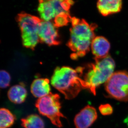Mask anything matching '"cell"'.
I'll use <instances>...</instances> for the list:
<instances>
[{
	"mask_svg": "<svg viewBox=\"0 0 128 128\" xmlns=\"http://www.w3.org/2000/svg\"><path fill=\"white\" fill-rule=\"evenodd\" d=\"M70 36L68 46L72 51L71 57L77 59L85 56L90 51L92 42L95 37V24H89L84 20L75 17L71 19Z\"/></svg>",
	"mask_w": 128,
	"mask_h": 128,
	"instance_id": "1",
	"label": "cell"
},
{
	"mask_svg": "<svg viewBox=\"0 0 128 128\" xmlns=\"http://www.w3.org/2000/svg\"><path fill=\"white\" fill-rule=\"evenodd\" d=\"M81 72V67L76 69L68 66L57 67L51 78V84L65 99H74L82 89H85Z\"/></svg>",
	"mask_w": 128,
	"mask_h": 128,
	"instance_id": "2",
	"label": "cell"
},
{
	"mask_svg": "<svg viewBox=\"0 0 128 128\" xmlns=\"http://www.w3.org/2000/svg\"><path fill=\"white\" fill-rule=\"evenodd\" d=\"M115 68V62L109 55L101 58H95V62L88 65L85 72L82 67L80 76L85 89L95 95L97 88L108 80L114 74Z\"/></svg>",
	"mask_w": 128,
	"mask_h": 128,
	"instance_id": "3",
	"label": "cell"
},
{
	"mask_svg": "<svg viewBox=\"0 0 128 128\" xmlns=\"http://www.w3.org/2000/svg\"><path fill=\"white\" fill-rule=\"evenodd\" d=\"M16 20L21 31L22 44L26 48L34 50L40 42L38 32L42 20L25 12L17 14Z\"/></svg>",
	"mask_w": 128,
	"mask_h": 128,
	"instance_id": "4",
	"label": "cell"
},
{
	"mask_svg": "<svg viewBox=\"0 0 128 128\" xmlns=\"http://www.w3.org/2000/svg\"><path fill=\"white\" fill-rule=\"evenodd\" d=\"M35 106L40 114L48 118L53 124L58 128L62 126L61 118L65 117L60 112L61 106L59 94L50 92L46 96L38 98Z\"/></svg>",
	"mask_w": 128,
	"mask_h": 128,
	"instance_id": "5",
	"label": "cell"
},
{
	"mask_svg": "<svg viewBox=\"0 0 128 128\" xmlns=\"http://www.w3.org/2000/svg\"><path fill=\"white\" fill-rule=\"evenodd\" d=\"M105 90L110 97L122 102L128 101V72H114L105 84Z\"/></svg>",
	"mask_w": 128,
	"mask_h": 128,
	"instance_id": "6",
	"label": "cell"
},
{
	"mask_svg": "<svg viewBox=\"0 0 128 128\" xmlns=\"http://www.w3.org/2000/svg\"><path fill=\"white\" fill-rule=\"evenodd\" d=\"M74 2L72 0H41L39 1L38 12L42 20L50 21L58 14L69 12V10Z\"/></svg>",
	"mask_w": 128,
	"mask_h": 128,
	"instance_id": "7",
	"label": "cell"
},
{
	"mask_svg": "<svg viewBox=\"0 0 128 128\" xmlns=\"http://www.w3.org/2000/svg\"><path fill=\"white\" fill-rule=\"evenodd\" d=\"M38 34L40 42L50 46L57 45L60 43L57 28L50 21L42 20L39 27Z\"/></svg>",
	"mask_w": 128,
	"mask_h": 128,
	"instance_id": "8",
	"label": "cell"
},
{
	"mask_svg": "<svg viewBox=\"0 0 128 128\" xmlns=\"http://www.w3.org/2000/svg\"><path fill=\"white\" fill-rule=\"evenodd\" d=\"M97 118L96 109L93 106H87L75 116L74 124L76 128H89Z\"/></svg>",
	"mask_w": 128,
	"mask_h": 128,
	"instance_id": "9",
	"label": "cell"
},
{
	"mask_svg": "<svg viewBox=\"0 0 128 128\" xmlns=\"http://www.w3.org/2000/svg\"><path fill=\"white\" fill-rule=\"evenodd\" d=\"M92 52L96 58H101L108 56L110 44L107 39L103 36H96L93 40L91 46Z\"/></svg>",
	"mask_w": 128,
	"mask_h": 128,
	"instance_id": "10",
	"label": "cell"
},
{
	"mask_svg": "<svg viewBox=\"0 0 128 128\" xmlns=\"http://www.w3.org/2000/svg\"><path fill=\"white\" fill-rule=\"evenodd\" d=\"M122 6L120 0H100L97 4L98 10L104 16L119 12Z\"/></svg>",
	"mask_w": 128,
	"mask_h": 128,
	"instance_id": "11",
	"label": "cell"
},
{
	"mask_svg": "<svg viewBox=\"0 0 128 128\" xmlns=\"http://www.w3.org/2000/svg\"><path fill=\"white\" fill-rule=\"evenodd\" d=\"M50 81L47 78H40L34 80L30 87V91L35 98H40L48 95L50 92Z\"/></svg>",
	"mask_w": 128,
	"mask_h": 128,
	"instance_id": "12",
	"label": "cell"
},
{
	"mask_svg": "<svg viewBox=\"0 0 128 128\" xmlns=\"http://www.w3.org/2000/svg\"><path fill=\"white\" fill-rule=\"evenodd\" d=\"M28 96V92L23 84L13 86L8 92V97L12 102L21 104L25 102Z\"/></svg>",
	"mask_w": 128,
	"mask_h": 128,
	"instance_id": "13",
	"label": "cell"
},
{
	"mask_svg": "<svg viewBox=\"0 0 128 128\" xmlns=\"http://www.w3.org/2000/svg\"><path fill=\"white\" fill-rule=\"evenodd\" d=\"M21 121V125L24 128H45L43 120L36 114L29 115Z\"/></svg>",
	"mask_w": 128,
	"mask_h": 128,
	"instance_id": "14",
	"label": "cell"
},
{
	"mask_svg": "<svg viewBox=\"0 0 128 128\" xmlns=\"http://www.w3.org/2000/svg\"><path fill=\"white\" fill-rule=\"evenodd\" d=\"M16 116L6 108H0V128H9L14 124Z\"/></svg>",
	"mask_w": 128,
	"mask_h": 128,
	"instance_id": "15",
	"label": "cell"
},
{
	"mask_svg": "<svg viewBox=\"0 0 128 128\" xmlns=\"http://www.w3.org/2000/svg\"><path fill=\"white\" fill-rule=\"evenodd\" d=\"M72 18L69 12H63L58 14L54 18L53 23L57 28L63 27L71 22Z\"/></svg>",
	"mask_w": 128,
	"mask_h": 128,
	"instance_id": "16",
	"label": "cell"
},
{
	"mask_svg": "<svg viewBox=\"0 0 128 128\" xmlns=\"http://www.w3.org/2000/svg\"><path fill=\"white\" fill-rule=\"evenodd\" d=\"M11 76L8 72L4 70H0V88H6L10 86Z\"/></svg>",
	"mask_w": 128,
	"mask_h": 128,
	"instance_id": "17",
	"label": "cell"
},
{
	"mask_svg": "<svg viewBox=\"0 0 128 128\" xmlns=\"http://www.w3.org/2000/svg\"><path fill=\"white\" fill-rule=\"evenodd\" d=\"M99 110L101 113L104 116L111 114L113 112L112 107L108 104L101 105L99 107Z\"/></svg>",
	"mask_w": 128,
	"mask_h": 128,
	"instance_id": "18",
	"label": "cell"
}]
</instances>
